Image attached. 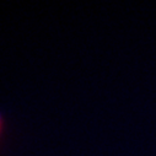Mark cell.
Returning <instances> with one entry per match:
<instances>
[{
	"label": "cell",
	"instance_id": "6da1fadb",
	"mask_svg": "<svg viewBox=\"0 0 156 156\" xmlns=\"http://www.w3.org/2000/svg\"><path fill=\"white\" fill-rule=\"evenodd\" d=\"M4 128H5V115H4L3 111H0V136L3 135Z\"/></svg>",
	"mask_w": 156,
	"mask_h": 156
}]
</instances>
